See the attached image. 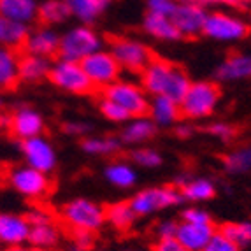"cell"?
<instances>
[{
	"label": "cell",
	"instance_id": "obj_1",
	"mask_svg": "<svg viewBox=\"0 0 251 251\" xmlns=\"http://www.w3.org/2000/svg\"><path fill=\"white\" fill-rule=\"evenodd\" d=\"M139 83L150 97H169L179 102L192 84V79L183 67L155 56L139 74Z\"/></svg>",
	"mask_w": 251,
	"mask_h": 251
},
{
	"label": "cell",
	"instance_id": "obj_2",
	"mask_svg": "<svg viewBox=\"0 0 251 251\" xmlns=\"http://www.w3.org/2000/svg\"><path fill=\"white\" fill-rule=\"evenodd\" d=\"M222 100V90L214 81H192L179 100L181 120L199 122L214 114Z\"/></svg>",
	"mask_w": 251,
	"mask_h": 251
},
{
	"label": "cell",
	"instance_id": "obj_3",
	"mask_svg": "<svg viewBox=\"0 0 251 251\" xmlns=\"http://www.w3.org/2000/svg\"><path fill=\"white\" fill-rule=\"evenodd\" d=\"M105 44L97 30L92 28V25H75L63 32L60 35L58 46V58L72 60V62H83L86 56H90L95 51L102 50Z\"/></svg>",
	"mask_w": 251,
	"mask_h": 251
},
{
	"label": "cell",
	"instance_id": "obj_4",
	"mask_svg": "<svg viewBox=\"0 0 251 251\" xmlns=\"http://www.w3.org/2000/svg\"><path fill=\"white\" fill-rule=\"evenodd\" d=\"M60 220L71 230L99 232L105 225V207L90 199H72L62 205L58 213Z\"/></svg>",
	"mask_w": 251,
	"mask_h": 251
},
{
	"label": "cell",
	"instance_id": "obj_5",
	"mask_svg": "<svg viewBox=\"0 0 251 251\" xmlns=\"http://www.w3.org/2000/svg\"><path fill=\"white\" fill-rule=\"evenodd\" d=\"M116 62L120 63L123 72L128 74H141L148 63L155 58V53L137 37H130V35H116V37L109 39L107 48Z\"/></svg>",
	"mask_w": 251,
	"mask_h": 251
},
{
	"label": "cell",
	"instance_id": "obj_6",
	"mask_svg": "<svg viewBox=\"0 0 251 251\" xmlns=\"http://www.w3.org/2000/svg\"><path fill=\"white\" fill-rule=\"evenodd\" d=\"M130 205L137 218L153 216L163 209L176 207L183 202L181 192L174 184H165V186H150V188L139 190L130 197Z\"/></svg>",
	"mask_w": 251,
	"mask_h": 251
},
{
	"label": "cell",
	"instance_id": "obj_7",
	"mask_svg": "<svg viewBox=\"0 0 251 251\" xmlns=\"http://www.w3.org/2000/svg\"><path fill=\"white\" fill-rule=\"evenodd\" d=\"M48 79L54 88H58L63 93H71V95H90L95 92L81 62L63 58L54 60L51 62Z\"/></svg>",
	"mask_w": 251,
	"mask_h": 251
},
{
	"label": "cell",
	"instance_id": "obj_8",
	"mask_svg": "<svg viewBox=\"0 0 251 251\" xmlns=\"http://www.w3.org/2000/svg\"><path fill=\"white\" fill-rule=\"evenodd\" d=\"M100 93L102 97L116 102L118 105H122L126 113L130 114V118L146 116L148 114L151 97L148 95L146 90L141 86L139 81L120 77L113 84H109L107 88L102 90Z\"/></svg>",
	"mask_w": 251,
	"mask_h": 251
},
{
	"label": "cell",
	"instance_id": "obj_9",
	"mask_svg": "<svg viewBox=\"0 0 251 251\" xmlns=\"http://www.w3.org/2000/svg\"><path fill=\"white\" fill-rule=\"evenodd\" d=\"M7 184L28 201H42L53 188L50 174L28 167L26 163L13 167L7 172Z\"/></svg>",
	"mask_w": 251,
	"mask_h": 251
},
{
	"label": "cell",
	"instance_id": "obj_10",
	"mask_svg": "<svg viewBox=\"0 0 251 251\" xmlns=\"http://www.w3.org/2000/svg\"><path fill=\"white\" fill-rule=\"evenodd\" d=\"M250 25L243 18L214 9L207 13L202 35L216 42H239L250 35Z\"/></svg>",
	"mask_w": 251,
	"mask_h": 251
},
{
	"label": "cell",
	"instance_id": "obj_11",
	"mask_svg": "<svg viewBox=\"0 0 251 251\" xmlns=\"http://www.w3.org/2000/svg\"><path fill=\"white\" fill-rule=\"evenodd\" d=\"M81 65H83L84 72L88 75V79L92 81L95 92H102L104 88H107L109 84H113L114 81L120 79L123 74L120 63L116 62L113 53L105 48L86 56L81 62Z\"/></svg>",
	"mask_w": 251,
	"mask_h": 251
},
{
	"label": "cell",
	"instance_id": "obj_12",
	"mask_svg": "<svg viewBox=\"0 0 251 251\" xmlns=\"http://www.w3.org/2000/svg\"><path fill=\"white\" fill-rule=\"evenodd\" d=\"M20 150L23 158H25V163L32 169L51 174L58 165L56 150L44 134L20 141Z\"/></svg>",
	"mask_w": 251,
	"mask_h": 251
},
{
	"label": "cell",
	"instance_id": "obj_13",
	"mask_svg": "<svg viewBox=\"0 0 251 251\" xmlns=\"http://www.w3.org/2000/svg\"><path fill=\"white\" fill-rule=\"evenodd\" d=\"M7 130L14 139L25 141V139L44 134L46 122L37 109L30 105H18L7 116Z\"/></svg>",
	"mask_w": 251,
	"mask_h": 251
},
{
	"label": "cell",
	"instance_id": "obj_14",
	"mask_svg": "<svg viewBox=\"0 0 251 251\" xmlns=\"http://www.w3.org/2000/svg\"><path fill=\"white\" fill-rule=\"evenodd\" d=\"M207 13V9L193 2H177V7L174 9L171 18L181 39H195L204 32Z\"/></svg>",
	"mask_w": 251,
	"mask_h": 251
},
{
	"label": "cell",
	"instance_id": "obj_15",
	"mask_svg": "<svg viewBox=\"0 0 251 251\" xmlns=\"http://www.w3.org/2000/svg\"><path fill=\"white\" fill-rule=\"evenodd\" d=\"M60 46V34L53 26L39 25L35 28H30L26 39L21 46V51L35 56L53 60V56H58Z\"/></svg>",
	"mask_w": 251,
	"mask_h": 251
},
{
	"label": "cell",
	"instance_id": "obj_16",
	"mask_svg": "<svg viewBox=\"0 0 251 251\" xmlns=\"http://www.w3.org/2000/svg\"><path fill=\"white\" fill-rule=\"evenodd\" d=\"M30 223L25 214L0 213V248L26 244Z\"/></svg>",
	"mask_w": 251,
	"mask_h": 251
},
{
	"label": "cell",
	"instance_id": "obj_17",
	"mask_svg": "<svg viewBox=\"0 0 251 251\" xmlns=\"http://www.w3.org/2000/svg\"><path fill=\"white\" fill-rule=\"evenodd\" d=\"M158 132V126L150 116H134L123 123L120 132V141L123 146H143L151 141Z\"/></svg>",
	"mask_w": 251,
	"mask_h": 251
},
{
	"label": "cell",
	"instance_id": "obj_18",
	"mask_svg": "<svg viewBox=\"0 0 251 251\" xmlns=\"http://www.w3.org/2000/svg\"><path fill=\"white\" fill-rule=\"evenodd\" d=\"M216 232L214 223H188L177 222L176 239L188 251H202Z\"/></svg>",
	"mask_w": 251,
	"mask_h": 251
},
{
	"label": "cell",
	"instance_id": "obj_19",
	"mask_svg": "<svg viewBox=\"0 0 251 251\" xmlns=\"http://www.w3.org/2000/svg\"><path fill=\"white\" fill-rule=\"evenodd\" d=\"M174 186L179 188L183 202L190 204H202L216 197V184L207 177H179Z\"/></svg>",
	"mask_w": 251,
	"mask_h": 251
},
{
	"label": "cell",
	"instance_id": "obj_20",
	"mask_svg": "<svg viewBox=\"0 0 251 251\" xmlns=\"http://www.w3.org/2000/svg\"><path fill=\"white\" fill-rule=\"evenodd\" d=\"M214 75L222 83L251 79V53H234L226 56L216 67Z\"/></svg>",
	"mask_w": 251,
	"mask_h": 251
},
{
	"label": "cell",
	"instance_id": "obj_21",
	"mask_svg": "<svg viewBox=\"0 0 251 251\" xmlns=\"http://www.w3.org/2000/svg\"><path fill=\"white\" fill-rule=\"evenodd\" d=\"M51 69V60L44 56H35V54L20 53V65H18V74H20V83H41L48 79Z\"/></svg>",
	"mask_w": 251,
	"mask_h": 251
},
{
	"label": "cell",
	"instance_id": "obj_22",
	"mask_svg": "<svg viewBox=\"0 0 251 251\" xmlns=\"http://www.w3.org/2000/svg\"><path fill=\"white\" fill-rule=\"evenodd\" d=\"M148 116L158 126H174L181 122L179 102L172 100L169 97H151Z\"/></svg>",
	"mask_w": 251,
	"mask_h": 251
},
{
	"label": "cell",
	"instance_id": "obj_23",
	"mask_svg": "<svg viewBox=\"0 0 251 251\" xmlns=\"http://www.w3.org/2000/svg\"><path fill=\"white\" fill-rule=\"evenodd\" d=\"M143 30L144 34L150 35L151 39L162 42H176L181 39L174 21L171 16H163V14L148 13L143 18Z\"/></svg>",
	"mask_w": 251,
	"mask_h": 251
},
{
	"label": "cell",
	"instance_id": "obj_24",
	"mask_svg": "<svg viewBox=\"0 0 251 251\" xmlns=\"http://www.w3.org/2000/svg\"><path fill=\"white\" fill-rule=\"evenodd\" d=\"M39 0H0V14L30 26L37 21Z\"/></svg>",
	"mask_w": 251,
	"mask_h": 251
},
{
	"label": "cell",
	"instance_id": "obj_25",
	"mask_svg": "<svg viewBox=\"0 0 251 251\" xmlns=\"http://www.w3.org/2000/svg\"><path fill=\"white\" fill-rule=\"evenodd\" d=\"M69 7L71 18L83 23V25H92L102 16L105 9L111 5L113 0H63Z\"/></svg>",
	"mask_w": 251,
	"mask_h": 251
},
{
	"label": "cell",
	"instance_id": "obj_26",
	"mask_svg": "<svg viewBox=\"0 0 251 251\" xmlns=\"http://www.w3.org/2000/svg\"><path fill=\"white\" fill-rule=\"evenodd\" d=\"M104 177L114 188L128 190L137 183V171L134 163L125 162V160H114L105 165Z\"/></svg>",
	"mask_w": 251,
	"mask_h": 251
},
{
	"label": "cell",
	"instance_id": "obj_27",
	"mask_svg": "<svg viewBox=\"0 0 251 251\" xmlns=\"http://www.w3.org/2000/svg\"><path fill=\"white\" fill-rule=\"evenodd\" d=\"M20 51L0 46V92L14 90L20 83L18 74Z\"/></svg>",
	"mask_w": 251,
	"mask_h": 251
},
{
	"label": "cell",
	"instance_id": "obj_28",
	"mask_svg": "<svg viewBox=\"0 0 251 251\" xmlns=\"http://www.w3.org/2000/svg\"><path fill=\"white\" fill-rule=\"evenodd\" d=\"M137 222V214L134 213L128 201L114 202L105 207V223L113 226L118 232H128L134 228Z\"/></svg>",
	"mask_w": 251,
	"mask_h": 251
},
{
	"label": "cell",
	"instance_id": "obj_29",
	"mask_svg": "<svg viewBox=\"0 0 251 251\" xmlns=\"http://www.w3.org/2000/svg\"><path fill=\"white\" fill-rule=\"evenodd\" d=\"M62 241V232L56 222L44 223V225H32L26 244L34 250H53Z\"/></svg>",
	"mask_w": 251,
	"mask_h": 251
},
{
	"label": "cell",
	"instance_id": "obj_30",
	"mask_svg": "<svg viewBox=\"0 0 251 251\" xmlns=\"http://www.w3.org/2000/svg\"><path fill=\"white\" fill-rule=\"evenodd\" d=\"M28 30L30 26L9 20V18L0 14V46L20 51L26 39Z\"/></svg>",
	"mask_w": 251,
	"mask_h": 251
},
{
	"label": "cell",
	"instance_id": "obj_31",
	"mask_svg": "<svg viewBox=\"0 0 251 251\" xmlns=\"http://www.w3.org/2000/svg\"><path fill=\"white\" fill-rule=\"evenodd\" d=\"M69 18H71V13H69V7L63 0H42V2H39L37 21L41 25L56 26L65 23Z\"/></svg>",
	"mask_w": 251,
	"mask_h": 251
},
{
	"label": "cell",
	"instance_id": "obj_32",
	"mask_svg": "<svg viewBox=\"0 0 251 251\" xmlns=\"http://www.w3.org/2000/svg\"><path fill=\"white\" fill-rule=\"evenodd\" d=\"M120 137H83L81 150L92 156H111L122 151Z\"/></svg>",
	"mask_w": 251,
	"mask_h": 251
},
{
	"label": "cell",
	"instance_id": "obj_33",
	"mask_svg": "<svg viewBox=\"0 0 251 251\" xmlns=\"http://www.w3.org/2000/svg\"><path fill=\"white\" fill-rule=\"evenodd\" d=\"M223 171L232 176L251 172V146L239 148L223 158Z\"/></svg>",
	"mask_w": 251,
	"mask_h": 251
},
{
	"label": "cell",
	"instance_id": "obj_34",
	"mask_svg": "<svg viewBox=\"0 0 251 251\" xmlns=\"http://www.w3.org/2000/svg\"><path fill=\"white\" fill-rule=\"evenodd\" d=\"M222 234H225L230 239L235 246H239L241 250L251 246V222H230L223 223L220 228Z\"/></svg>",
	"mask_w": 251,
	"mask_h": 251
},
{
	"label": "cell",
	"instance_id": "obj_35",
	"mask_svg": "<svg viewBox=\"0 0 251 251\" xmlns=\"http://www.w3.org/2000/svg\"><path fill=\"white\" fill-rule=\"evenodd\" d=\"M128 158L130 163H134L135 167H141V169H156L163 162L160 151L148 146H135L128 153Z\"/></svg>",
	"mask_w": 251,
	"mask_h": 251
},
{
	"label": "cell",
	"instance_id": "obj_36",
	"mask_svg": "<svg viewBox=\"0 0 251 251\" xmlns=\"http://www.w3.org/2000/svg\"><path fill=\"white\" fill-rule=\"evenodd\" d=\"M99 111H100L102 116L111 123H120V125H123V123L130 120V114L126 113L122 105H118L116 102L109 100L105 97H102L100 100H99Z\"/></svg>",
	"mask_w": 251,
	"mask_h": 251
},
{
	"label": "cell",
	"instance_id": "obj_37",
	"mask_svg": "<svg viewBox=\"0 0 251 251\" xmlns=\"http://www.w3.org/2000/svg\"><path fill=\"white\" fill-rule=\"evenodd\" d=\"M205 132L211 134L213 137L220 139L222 143H228V141H232V139L237 135V128H235L234 125H230V123H226V122L209 123V125L205 126Z\"/></svg>",
	"mask_w": 251,
	"mask_h": 251
},
{
	"label": "cell",
	"instance_id": "obj_38",
	"mask_svg": "<svg viewBox=\"0 0 251 251\" xmlns=\"http://www.w3.org/2000/svg\"><path fill=\"white\" fill-rule=\"evenodd\" d=\"M181 222H188V223H214L213 216H211L204 207H201L199 204H193L190 207L181 213Z\"/></svg>",
	"mask_w": 251,
	"mask_h": 251
},
{
	"label": "cell",
	"instance_id": "obj_39",
	"mask_svg": "<svg viewBox=\"0 0 251 251\" xmlns=\"http://www.w3.org/2000/svg\"><path fill=\"white\" fill-rule=\"evenodd\" d=\"M202 251H241V248L235 246L225 234L216 230L213 234V237L209 239V243L205 244V248Z\"/></svg>",
	"mask_w": 251,
	"mask_h": 251
},
{
	"label": "cell",
	"instance_id": "obj_40",
	"mask_svg": "<svg viewBox=\"0 0 251 251\" xmlns=\"http://www.w3.org/2000/svg\"><path fill=\"white\" fill-rule=\"evenodd\" d=\"M71 241L72 246L77 248L79 251H88L95 246V232L90 230H71Z\"/></svg>",
	"mask_w": 251,
	"mask_h": 251
},
{
	"label": "cell",
	"instance_id": "obj_41",
	"mask_svg": "<svg viewBox=\"0 0 251 251\" xmlns=\"http://www.w3.org/2000/svg\"><path fill=\"white\" fill-rule=\"evenodd\" d=\"M148 7V13L163 14V16H172L174 9L177 7L179 0H144Z\"/></svg>",
	"mask_w": 251,
	"mask_h": 251
},
{
	"label": "cell",
	"instance_id": "obj_42",
	"mask_svg": "<svg viewBox=\"0 0 251 251\" xmlns=\"http://www.w3.org/2000/svg\"><path fill=\"white\" fill-rule=\"evenodd\" d=\"M25 216H26V220H28L30 226H32V225H44V223L56 222L54 214L51 213L50 209H46V207H34V209H30L28 213L25 214Z\"/></svg>",
	"mask_w": 251,
	"mask_h": 251
},
{
	"label": "cell",
	"instance_id": "obj_43",
	"mask_svg": "<svg viewBox=\"0 0 251 251\" xmlns=\"http://www.w3.org/2000/svg\"><path fill=\"white\" fill-rule=\"evenodd\" d=\"M153 251H188V250L176 237H167V239H158L153 244Z\"/></svg>",
	"mask_w": 251,
	"mask_h": 251
},
{
	"label": "cell",
	"instance_id": "obj_44",
	"mask_svg": "<svg viewBox=\"0 0 251 251\" xmlns=\"http://www.w3.org/2000/svg\"><path fill=\"white\" fill-rule=\"evenodd\" d=\"M63 134L67 135H74V137H81V135L88 134L90 132V125L84 122H65L62 125Z\"/></svg>",
	"mask_w": 251,
	"mask_h": 251
},
{
	"label": "cell",
	"instance_id": "obj_45",
	"mask_svg": "<svg viewBox=\"0 0 251 251\" xmlns=\"http://www.w3.org/2000/svg\"><path fill=\"white\" fill-rule=\"evenodd\" d=\"M177 230V222H172V220H163L156 225L155 234L158 239H167V237H176Z\"/></svg>",
	"mask_w": 251,
	"mask_h": 251
},
{
	"label": "cell",
	"instance_id": "obj_46",
	"mask_svg": "<svg viewBox=\"0 0 251 251\" xmlns=\"http://www.w3.org/2000/svg\"><path fill=\"white\" fill-rule=\"evenodd\" d=\"M193 125H190L186 120H184L183 123H176L174 125V134H176V137H179V139H188V137H192L193 135Z\"/></svg>",
	"mask_w": 251,
	"mask_h": 251
},
{
	"label": "cell",
	"instance_id": "obj_47",
	"mask_svg": "<svg viewBox=\"0 0 251 251\" xmlns=\"http://www.w3.org/2000/svg\"><path fill=\"white\" fill-rule=\"evenodd\" d=\"M4 251H34V248L28 244H20V246H9L4 248Z\"/></svg>",
	"mask_w": 251,
	"mask_h": 251
},
{
	"label": "cell",
	"instance_id": "obj_48",
	"mask_svg": "<svg viewBox=\"0 0 251 251\" xmlns=\"http://www.w3.org/2000/svg\"><path fill=\"white\" fill-rule=\"evenodd\" d=\"M4 130H7V116H2V114H0V134H2Z\"/></svg>",
	"mask_w": 251,
	"mask_h": 251
},
{
	"label": "cell",
	"instance_id": "obj_49",
	"mask_svg": "<svg viewBox=\"0 0 251 251\" xmlns=\"http://www.w3.org/2000/svg\"><path fill=\"white\" fill-rule=\"evenodd\" d=\"M246 0H220V4H243Z\"/></svg>",
	"mask_w": 251,
	"mask_h": 251
},
{
	"label": "cell",
	"instance_id": "obj_50",
	"mask_svg": "<svg viewBox=\"0 0 251 251\" xmlns=\"http://www.w3.org/2000/svg\"><path fill=\"white\" fill-rule=\"evenodd\" d=\"M34 251H54V250H34Z\"/></svg>",
	"mask_w": 251,
	"mask_h": 251
},
{
	"label": "cell",
	"instance_id": "obj_51",
	"mask_svg": "<svg viewBox=\"0 0 251 251\" xmlns=\"http://www.w3.org/2000/svg\"><path fill=\"white\" fill-rule=\"evenodd\" d=\"M126 251H137V250H126Z\"/></svg>",
	"mask_w": 251,
	"mask_h": 251
},
{
	"label": "cell",
	"instance_id": "obj_52",
	"mask_svg": "<svg viewBox=\"0 0 251 251\" xmlns=\"http://www.w3.org/2000/svg\"><path fill=\"white\" fill-rule=\"evenodd\" d=\"M0 251H4V250H2V248H0Z\"/></svg>",
	"mask_w": 251,
	"mask_h": 251
}]
</instances>
